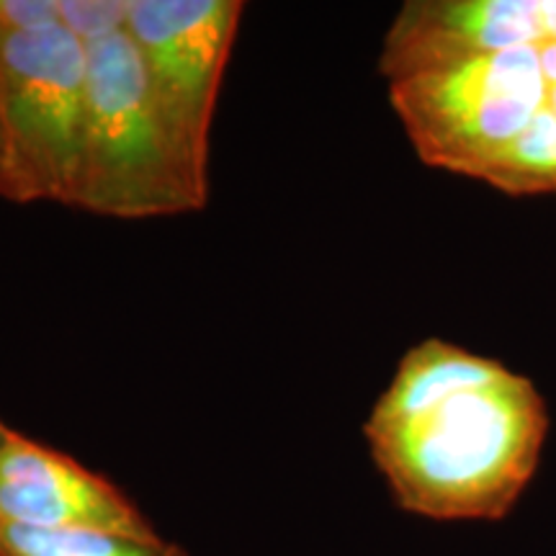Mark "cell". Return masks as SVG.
Returning <instances> with one entry per match:
<instances>
[{
  "instance_id": "cell-1",
  "label": "cell",
  "mask_w": 556,
  "mask_h": 556,
  "mask_svg": "<svg viewBox=\"0 0 556 556\" xmlns=\"http://www.w3.org/2000/svg\"><path fill=\"white\" fill-rule=\"evenodd\" d=\"M379 73L422 163L556 193V0H409Z\"/></svg>"
},
{
  "instance_id": "cell-2",
  "label": "cell",
  "mask_w": 556,
  "mask_h": 556,
  "mask_svg": "<svg viewBox=\"0 0 556 556\" xmlns=\"http://www.w3.org/2000/svg\"><path fill=\"white\" fill-rule=\"evenodd\" d=\"M548 407L503 361L428 338L402 356L364 435L402 510L500 520L536 477Z\"/></svg>"
},
{
  "instance_id": "cell-3",
  "label": "cell",
  "mask_w": 556,
  "mask_h": 556,
  "mask_svg": "<svg viewBox=\"0 0 556 556\" xmlns=\"http://www.w3.org/2000/svg\"><path fill=\"white\" fill-rule=\"evenodd\" d=\"M206 168L165 111L129 34L90 45L86 119L70 206L116 219L199 212L208 197Z\"/></svg>"
},
{
  "instance_id": "cell-4",
  "label": "cell",
  "mask_w": 556,
  "mask_h": 556,
  "mask_svg": "<svg viewBox=\"0 0 556 556\" xmlns=\"http://www.w3.org/2000/svg\"><path fill=\"white\" fill-rule=\"evenodd\" d=\"M88 47L62 24L0 34V124L24 204H73Z\"/></svg>"
},
{
  "instance_id": "cell-5",
  "label": "cell",
  "mask_w": 556,
  "mask_h": 556,
  "mask_svg": "<svg viewBox=\"0 0 556 556\" xmlns=\"http://www.w3.org/2000/svg\"><path fill=\"white\" fill-rule=\"evenodd\" d=\"M242 11L240 0H129L131 45L170 119L206 163L214 109Z\"/></svg>"
},
{
  "instance_id": "cell-6",
  "label": "cell",
  "mask_w": 556,
  "mask_h": 556,
  "mask_svg": "<svg viewBox=\"0 0 556 556\" xmlns=\"http://www.w3.org/2000/svg\"><path fill=\"white\" fill-rule=\"evenodd\" d=\"M0 523L160 539L150 518L114 482L18 430L0 446Z\"/></svg>"
},
{
  "instance_id": "cell-7",
  "label": "cell",
  "mask_w": 556,
  "mask_h": 556,
  "mask_svg": "<svg viewBox=\"0 0 556 556\" xmlns=\"http://www.w3.org/2000/svg\"><path fill=\"white\" fill-rule=\"evenodd\" d=\"M0 556H189L184 546L109 531L26 528L0 523Z\"/></svg>"
},
{
  "instance_id": "cell-8",
  "label": "cell",
  "mask_w": 556,
  "mask_h": 556,
  "mask_svg": "<svg viewBox=\"0 0 556 556\" xmlns=\"http://www.w3.org/2000/svg\"><path fill=\"white\" fill-rule=\"evenodd\" d=\"M129 0H60V24L90 47L127 31Z\"/></svg>"
},
{
  "instance_id": "cell-9",
  "label": "cell",
  "mask_w": 556,
  "mask_h": 556,
  "mask_svg": "<svg viewBox=\"0 0 556 556\" xmlns=\"http://www.w3.org/2000/svg\"><path fill=\"white\" fill-rule=\"evenodd\" d=\"M0 199L13 201V204H24V193H21L16 170H13V160L3 124H0Z\"/></svg>"
},
{
  "instance_id": "cell-10",
  "label": "cell",
  "mask_w": 556,
  "mask_h": 556,
  "mask_svg": "<svg viewBox=\"0 0 556 556\" xmlns=\"http://www.w3.org/2000/svg\"><path fill=\"white\" fill-rule=\"evenodd\" d=\"M11 430H13V428H9V426H5L3 420H0V446H3V443H5V438L11 435Z\"/></svg>"
}]
</instances>
